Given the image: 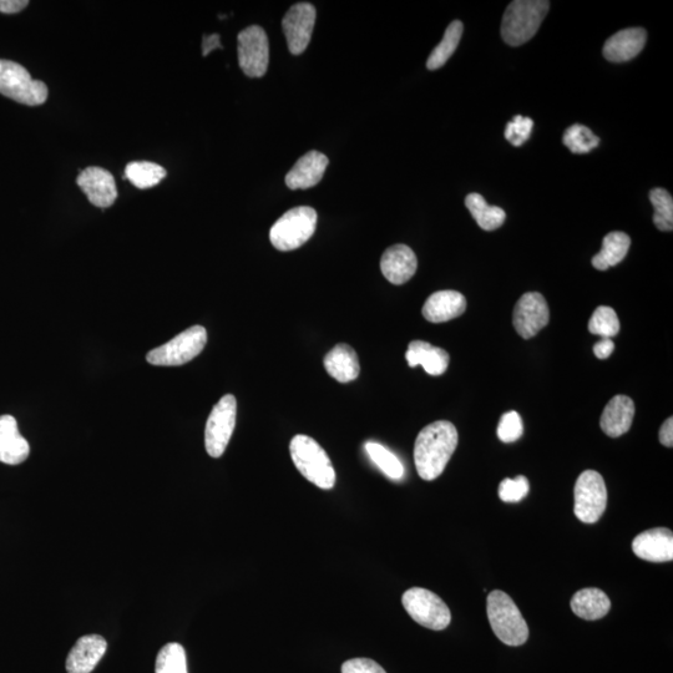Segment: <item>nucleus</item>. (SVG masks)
I'll return each mask as SVG.
<instances>
[{
    "label": "nucleus",
    "instance_id": "31",
    "mask_svg": "<svg viewBox=\"0 0 673 673\" xmlns=\"http://www.w3.org/2000/svg\"><path fill=\"white\" fill-rule=\"evenodd\" d=\"M563 143L571 153L580 155L588 154L597 148L600 139L586 126L575 124L565 131Z\"/></svg>",
    "mask_w": 673,
    "mask_h": 673
},
{
    "label": "nucleus",
    "instance_id": "33",
    "mask_svg": "<svg viewBox=\"0 0 673 673\" xmlns=\"http://www.w3.org/2000/svg\"><path fill=\"white\" fill-rule=\"evenodd\" d=\"M650 200L654 206V224L660 231L673 230V199L669 191L665 189L651 190Z\"/></svg>",
    "mask_w": 673,
    "mask_h": 673
},
{
    "label": "nucleus",
    "instance_id": "40",
    "mask_svg": "<svg viewBox=\"0 0 673 673\" xmlns=\"http://www.w3.org/2000/svg\"><path fill=\"white\" fill-rule=\"evenodd\" d=\"M615 343L612 342L611 338H602L600 342H597L594 346L595 356L599 359L609 358L614 352Z\"/></svg>",
    "mask_w": 673,
    "mask_h": 673
},
{
    "label": "nucleus",
    "instance_id": "29",
    "mask_svg": "<svg viewBox=\"0 0 673 673\" xmlns=\"http://www.w3.org/2000/svg\"><path fill=\"white\" fill-rule=\"evenodd\" d=\"M463 30V23L459 22V20H454L453 23H450L447 30H445L442 42H440L437 47H435L432 54H430L427 62V68L429 70L442 68L443 65L448 62L458 48L460 39H462Z\"/></svg>",
    "mask_w": 673,
    "mask_h": 673
},
{
    "label": "nucleus",
    "instance_id": "27",
    "mask_svg": "<svg viewBox=\"0 0 673 673\" xmlns=\"http://www.w3.org/2000/svg\"><path fill=\"white\" fill-rule=\"evenodd\" d=\"M465 206L477 221L480 229L494 231L502 227L505 222V211L498 206H490L482 195H468L465 199Z\"/></svg>",
    "mask_w": 673,
    "mask_h": 673
},
{
    "label": "nucleus",
    "instance_id": "4",
    "mask_svg": "<svg viewBox=\"0 0 673 673\" xmlns=\"http://www.w3.org/2000/svg\"><path fill=\"white\" fill-rule=\"evenodd\" d=\"M487 611L494 634L503 644L518 647L528 641V624L508 594L500 590L490 592Z\"/></svg>",
    "mask_w": 673,
    "mask_h": 673
},
{
    "label": "nucleus",
    "instance_id": "32",
    "mask_svg": "<svg viewBox=\"0 0 673 673\" xmlns=\"http://www.w3.org/2000/svg\"><path fill=\"white\" fill-rule=\"evenodd\" d=\"M155 673H187L184 647L176 642L165 645L156 659Z\"/></svg>",
    "mask_w": 673,
    "mask_h": 673
},
{
    "label": "nucleus",
    "instance_id": "41",
    "mask_svg": "<svg viewBox=\"0 0 673 673\" xmlns=\"http://www.w3.org/2000/svg\"><path fill=\"white\" fill-rule=\"evenodd\" d=\"M660 442L667 448H672L673 445V419L669 418L662 425L660 430Z\"/></svg>",
    "mask_w": 673,
    "mask_h": 673
},
{
    "label": "nucleus",
    "instance_id": "17",
    "mask_svg": "<svg viewBox=\"0 0 673 673\" xmlns=\"http://www.w3.org/2000/svg\"><path fill=\"white\" fill-rule=\"evenodd\" d=\"M108 644L104 637L88 635L80 637L67 659L68 673H91L103 659Z\"/></svg>",
    "mask_w": 673,
    "mask_h": 673
},
{
    "label": "nucleus",
    "instance_id": "35",
    "mask_svg": "<svg viewBox=\"0 0 673 673\" xmlns=\"http://www.w3.org/2000/svg\"><path fill=\"white\" fill-rule=\"evenodd\" d=\"M529 480L519 475L515 479H504L499 485V498L505 503H518L529 494Z\"/></svg>",
    "mask_w": 673,
    "mask_h": 673
},
{
    "label": "nucleus",
    "instance_id": "13",
    "mask_svg": "<svg viewBox=\"0 0 673 673\" xmlns=\"http://www.w3.org/2000/svg\"><path fill=\"white\" fill-rule=\"evenodd\" d=\"M550 321L548 302L538 292L521 296L514 308L513 325L519 336L529 339L538 335Z\"/></svg>",
    "mask_w": 673,
    "mask_h": 673
},
{
    "label": "nucleus",
    "instance_id": "34",
    "mask_svg": "<svg viewBox=\"0 0 673 673\" xmlns=\"http://www.w3.org/2000/svg\"><path fill=\"white\" fill-rule=\"evenodd\" d=\"M589 331L592 335L602 338H612L619 335L620 321L614 308L600 306L596 308L589 321Z\"/></svg>",
    "mask_w": 673,
    "mask_h": 673
},
{
    "label": "nucleus",
    "instance_id": "30",
    "mask_svg": "<svg viewBox=\"0 0 673 673\" xmlns=\"http://www.w3.org/2000/svg\"><path fill=\"white\" fill-rule=\"evenodd\" d=\"M366 450L369 455V458L372 459V462L377 465L379 469L382 470L388 478L393 480H399L403 478L404 467L397 458V455H394L391 450L383 447L382 444L368 442L366 444Z\"/></svg>",
    "mask_w": 673,
    "mask_h": 673
},
{
    "label": "nucleus",
    "instance_id": "11",
    "mask_svg": "<svg viewBox=\"0 0 673 673\" xmlns=\"http://www.w3.org/2000/svg\"><path fill=\"white\" fill-rule=\"evenodd\" d=\"M239 42V63L247 77L262 78L270 63V45L265 30L258 25L242 30Z\"/></svg>",
    "mask_w": 673,
    "mask_h": 673
},
{
    "label": "nucleus",
    "instance_id": "16",
    "mask_svg": "<svg viewBox=\"0 0 673 673\" xmlns=\"http://www.w3.org/2000/svg\"><path fill=\"white\" fill-rule=\"evenodd\" d=\"M416 253L407 245H394L383 253L381 270L383 276L393 285H403L417 272Z\"/></svg>",
    "mask_w": 673,
    "mask_h": 673
},
{
    "label": "nucleus",
    "instance_id": "12",
    "mask_svg": "<svg viewBox=\"0 0 673 673\" xmlns=\"http://www.w3.org/2000/svg\"><path fill=\"white\" fill-rule=\"evenodd\" d=\"M316 9L310 3L292 5L282 20L283 32L288 49L293 55H300L311 42L316 23Z\"/></svg>",
    "mask_w": 673,
    "mask_h": 673
},
{
    "label": "nucleus",
    "instance_id": "28",
    "mask_svg": "<svg viewBox=\"0 0 673 673\" xmlns=\"http://www.w3.org/2000/svg\"><path fill=\"white\" fill-rule=\"evenodd\" d=\"M166 174L168 172L163 166L149 163V161H135L126 166L124 179L129 180L138 189L146 190L159 185L165 179Z\"/></svg>",
    "mask_w": 673,
    "mask_h": 673
},
{
    "label": "nucleus",
    "instance_id": "24",
    "mask_svg": "<svg viewBox=\"0 0 673 673\" xmlns=\"http://www.w3.org/2000/svg\"><path fill=\"white\" fill-rule=\"evenodd\" d=\"M325 368L339 383L356 381L359 376V361L356 351L348 344H337L325 357Z\"/></svg>",
    "mask_w": 673,
    "mask_h": 673
},
{
    "label": "nucleus",
    "instance_id": "26",
    "mask_svg": "<svg viewBox=\"0 0 673 673\" xmlns=\"http://www.w3.org/2000/svg\"><path fill=\"white\" fill-rule=\"evenodd\" d=\"M631 239L624 232H610L602 241V249L592 258V266L599 271L609 270L619 265L629 252Z\"/></svg>",
    "mask_w": 673,
    "mask_h": 673
},
{
    "label": "nucleus",
    "instance_id": "21",
    "mask_svg": "<svg viewBox=\"0 0 673 673\" xmlns=\"http://www.w3.org/2000/svg\"><path fill=\"white\" fill-rule=\"evenodd\" d=\"M467 310V300L457 291H439L433 293L424 303L423 316L432 323L454 320Z\"/></svg>",
    "mask_w": 673,
    "mask_h": 673
},
{
    "label": "nucleus",
    "instance_id": "18",
    "mask_svg": "<svg viewBox=\"0 0 673 673\" xmlns=\"http://www.w3.org/2000/svg\"><path fill=\"white\" fill-rule=\"evenodd\" d=\"M647 33L642 28L620 30L604 45V57L611 63H625L634 59L644 49Z\"/></svg>",
    "mask_w": 673,
    "mask_h": 673
},
{
    "label": "nucleus",
    "instance_id": "39",
    "mask_svg": "<svg viewBox=\"0 0 673 673\" xmlns=\"http://www.w3.org/2000/svg\"><path fill=\"white\" fill-rule=\"evenodd\" d=\"M29 5L28 0H0V13L17 14Z\"/></svg>",
    "mask_w": 673,
    "mask_h": 673
},
{
    "label": "nucleus",
    "instance_id": "14",
    "mask_svg": "<svg viewBox=\"0 0 673 673\" xmlns=\"http://www.w3.org/2000/svg\"><path fill=\"white\" fill-rule=\"evenodd\" d=\"M77 182L91 204L100 209H108L118 199L114 176L108 170L90 166L80 172Z\"/></svg>",
    "mask_w": 673,
    "mask_h": 673
},
{
    "label": "nucleus",
    "instance_id": "1",
    "mask_svg": "<svg viewBox=\"0 0 673 673\" xmlns=\"http://www.w3.org/2000/svg\"><path fill=\"white\" fill-rule=\"evenodd\" d=\"M457 445L458 430L453 423L438 421L423 428L414 445V463L419 477L427 482L439 478Z\"/></svg>",
    "mask_w": 673,
    "mask_h": 673
},
{
    "label": "nucleus",
    "instance_id": "9",
    "mask_svg": "<svg viewBox=\"0 0 673 673\" xmlns=\"http://www.w3.org/2000/svg\"><path fill=\"white\" fill-rule=\"evenodd\" d=\"M237 416V402L232 394L220 399L207 419L205 447L212 458H220L234 434Z\"/></svg>",
    "mask_w": 673,
    "mask_h": 673
},
{
    "label": "nucleus",
    "instance_id": "6",
    "mask_svg": "<svg viewBox=\"0 0 673 673\" xmlns=\"http://www.w3.org/2000/svg\"><path fill=\"white\" fill-rule=\"evenodd\" d=\"M0 94L19 104L38 106L48 100V86L30 77L27 69L10 60L0 59Z\"/></svg>",
    "mask_w": 673,
    "mask_h": 673
},
{
    "label": "nucleus",
    "instance_id": "38",
    "mask_svg": "<svg viewBox=\"0 0 673 673\" xmlns=\"http://www.w3.org/2000/svg\"><path fill=\"white\" fill-rule=\"evenodd\" d=\"M342 673H387L383 667L371 659H352L344 662Z\"/></svg>",
    "mask_w": 673,
    "mask_h": 673
},
{
    "label": "nucleus",
    "instance_id": "8",
    "mask_svg": "<svg viewBox=\"0 0 673 673\" xmlns=\"http://www.w3.org/2000/svg\"><path fill=\"white\" fill-rule=\"evenodd\" d=\"M402 604L417 624L429 630H445L452 622V614L447 604L427 589H409L403 594Z\"/></svg>",
    "mask_w": 673,
    "mask_h": 673
},
{
    "label": "nucleus",
    "instance_id": "22",
    "mask_svg": "<svg viewBox=\"0 0 673 673\" xmlns=\"http://www.w3.org/2000/svg\"><path fill=\"white\" fill-rule=\"evenodd\" d=\"M635 417V403L627 396H615L602 412L601 429L611 438L629 432Z\"/></svg>",
    "mask_w": 673,
    "mask_h": 673
},
{
    "label": "nucleus",
    "instance_id": "25",
    "mask_svg": "<svg viewBox=\"0 0 673 673\" xmlns=\"http://www.w3.org/2000/svg\"><path fill=\"white\" fill-rule=\"evenodd\" d=\"M571 609L580 619L595 621L609 614L611 601L604 591L588 588L576 592L571 599Z\"/></svg>",
    "mask_w": 673,
    "mask_h": 673
},
{
    "label": "nucleus",
    "instance_id": "2",
    "mask_svg": "<svg viewBox=\"0 0 673 673\" xmlns=\"http://www.w3.org/2000/svg\"><path fill=\"white\" fill-rule=\"evenodd\" d=\"M290 453L298 472L308 482L323 490L335 487L336 470L326 450L315 439L308 435H296L291 440Z\"/></svg>",
    "mask_w": 673,
    "mask_h": 673
},
{
    "label": "nucleus",
    "instance_id": "42",
    "mask_svg": "<svg viewBox=\"0 0 673 673\" xmlns=\"http://www.w3.org/2000/svg\"><path fill=\"white\" fill-rule=\"evenodd\" d=\"M217 48H222L219 34H212L210 37H204V42H202V54H204V57H207L212 50Z\"/></svg>",
    "mask_w": 673,
    "mask_h": 673
},
{
    "label": "nucleus",
    "instance_id": "5",
    "mask_svg": "<svg viewBox=\"0 0 673 673\" xmlns=\"http://www.w3.org/2000/svg\"><path fill=\"white\" fill-rule=\"evenodd\" d=\"M317 221V212L312 207H295L272 226L271 244L283 252L300 249L315 234Z\"/></svg>",
    "mask_w": 673,
    "mask_h": 673
},
{
    "label": "nucleus",
    "instance_id": "7",
    "mask_svg": "<svg viewBox=\"0 0 673 673\" xmlns=\"http://www.w3.org/2000/svg\"><path fill=\"white\" fill-rule=\"evenodd\" d=\"M207 343V332L202 326H192L180 333L170 342L163 344L148 353L146 359L150 364L160 367H176L189 363L204 351Z\"/></svg>",
    "mask_w": 673,
    "mask_h": 673
},
{
    "label": "nucleus",
    "instance_id": "3",
    "mask_svg": "<svg viewBox=\"0 0 673 673\" xmlns=\"http://www.w3.org/2000/svg\"><path fill=\"white\" fill-rule=\"evenodd\" d=\"M550 3L546 0H515L506 8L502 37L510 47H520L538 33L548 14Z\"/></svg>",
    "mask_w": 673,
    "mask_h": 673
},
{
    "label": "nucleus",
    "instance_id": "15",
    "mask_svg": "<svg viewBox=\"0 0 673 673\" xmlns=\"http://www.w3.org/2000/svg\"><path fill=\"white\" fill-rule=\"evenodd\" d=\"M637 558L650 563H667L673 560V534L666 528H655L637 535L632 543Z\"/></svg>",
    "mask_w": 673,
    "mask_h": 673
},
{
    "label": "nucleus",
    "instance_id": "36",
    "mask_svg": "<svg viewBox=\"0 0 673 673\" xmlns=\"http://www.w3.org/2000/svg\"><path fill=\"white\" fill-rule=\"evenodd\" d=\"M534 121L524 116L516 115L513 121L506 125L505 139L513 146H521L530 138L531 130H533Z\"/></svg>",
    "mask_w": 673,
    "mask_h": 673
},
{
    "label": "nucleus",
    "instance_id": "20",
    "mask_svg": "<svg viewBox=\"0 0 673 673\" xmlns=\"http://www.w3.org/2000/svg\"><path fill=\"white\" fill-rule=\"evenodd\" d=\"M327 156L318 151H310L297 161L286 175V185L291 190H305L320 184L327 169Z\"/></svg>",
    "mask_w": 673,
    "mask_h": 673
},
{
    "label": "nucleus",
    "instance_id": "10",
    "mask_svg": "<svg viewBox=\"0 0 673 673\" xmlns=\"http://www.w3.org/2000/svg\"><path fill=\"white\" fill-rule=\"evenodd\" d=\"M607 489L604 478L595 470H586L575 484V515L585 524H595L605 513Z\"/></svg>",
    "mask_w": 673,
    "mask_h": 673
},
{
    "label": "nucleus",
    "instance_id": "23",
    "mask_svg": "<svg viewBox=\"0 0 673 673\" xmlns=\"http://www.w3.org/2000/svg\"><path fill=\"white\" fill-rule=\"evenodd\" d=\"M406 358L409 366H422L430 376H442L447 372L450 361L447 351L424 341L409 343Z\"/></svg>",
    "mask_w": 673,
    "mask_h": 673
},
{
    "label": "nucleus",
    "instance_id": "37",
    "mask_svg": "<svg viewBox=\"0 0 673 673\" xmlns=\"http://www.w3.org/2000/svg\"><path fill=\"white\" fill-rule=\"evenodd\" d=\"M523 421L518 413H505L498 425V437L503 443H514L523 435Z\"/></svg>",
    "mask_w": 673,
    "mask_h": 673
},
{
    "label": "nucleus",
    "instance_id": "19",
    "mask_svg": "<svg viewBox=\"0 0 673 673\" xmlns=\"http://www.w3.org/2000/svg\"><path fill=\"white\" fill-rule=\"evenodd\" d=\"M30 454L28 440L19 432L17 419L9 414L0 416V462L18 465Z\"/></svg>",
    "mask_w": 673,
    "mask_h": 673
}]
</instances>
